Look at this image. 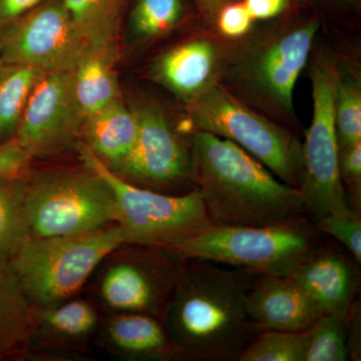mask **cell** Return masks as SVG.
Here are the masks:
<instances>
[{"mask_svg":"<svg viewBox=\"0 0 361 361\" xmlns=\"http://www.w3.org/2000/svg\"><path fill=\"white\" fill-rule=\"evenodd\" d=\"M255 277L230 266L188 261L161 315L180 360H238L261 332L247 310Z\"/></svg>","mask_w":361,"mask_h":361,"instance_id":"1","label":"cell"},{"mask_svg":"<svg viewBox=\"0 0 361 361\" xmlns=\"http://www.w3.org/2000/svg\"><path fill=\"white\" fill-rule=\"evenodd\" d=\"M189 137L195 183L213 224L270 226L308 217L300 190L235 142L199 130Z\"/></svg>","mask_w":361,"mask_h":361,"instance_id":"2","label":"cell"},{"mask_svg":"<svg viewBox=\"0 0 361 361\" xmlns=\"http://www.w3.org/2000/svg\"><path fill=\"white\" fill-rule=\"evenodd\" d=\"M77 147L85 167L115 195L123 244L176 249L213 224L198 188L172 195L137 186L106 167L82 141Z\"/></svg>","mask_w":361,"mask_h":361,"instance_id":"3","label":"cell"},{"mask_svg":"<svg viewBox=\"0 0 361 361\" xmlns=\"http://www.w3.org/2000/svg\"><path fill=\"white\" fill-rule=\"evenodd\" d=\"M322 233L308 217L270 226L212 224L176 250L254 275L287 276L319 244Z\"/></svg>","mask_w":361,"mask_h":361,"instance_id":"4","label":"cell"},{"mask_svg":"<svg viewBox=\"0 0 361 361\" xmlns=\"http://www.w3.org/2000/svg\"><path fill=\"white\" fill-rule=\"evenodd\" d=\"M189 114V132L204 130L235 142L278 179L300 190L302 144L290 130L256 113L218 82L190 102Z\"/></svg>","mask_w":361,"mask_h":361,"instance_id":"5","label":"cell"},{"mask_svg":"<svg viewBox=\"0 0 361 361\" xmlns=\"http://www.w3.org/2000/svg\"><path fill=\"white\" fill-rule=\"evenodd\" d=\"M123 244L118 225L73 236L32 237L11 264L30 304L45 307L73 296Z\"/></svg>","mask_w":361,"mask_h":361,"instance_id":"6","label":"cell"},{"mask_svg":"<svg viewBox=\"0 0 361 361\" xmlns=\"http://www.w3.org/2000/svg\"><path fill=\"white\" fill-rule=\"evenodd\" d=\"M25 207L32 237L39 238L87 234L118 218L111 188L85 167L26 179Z\"/></svg>","mask_w":361,"mask_h":361,"instance_id":"7","label":"cell"},{"mask_svg":"<svg viewBox=\"0 0 361 361\" xmlns=\"http://www.w3.org/2000/svg\"><path fill=\"white\" fill-rule=\"evenodd\" d=\"M319 28L320 20L314 18L270 35L233 65L229 82L254 103L293 121L294 90Z\"/></svg>","mask_w":361,"mask_h":361,"instance_id":"8","label":"cell"},{"mask_svg":"<svg viewBox=\"0 0 361 361\" xmlns=\"http://www.w3.org/2000/svg\"><path fill=\"white\" fill-rule=\"evenodd\" d=\"M337 78L338 68L331 59L314 61L311 68L312 122L302 144L304 177L300 188L306 214L314 222L326 215L357 214L348 205L339 173L334 114Z\"/></svg>","mask_w":361,"mask_h":361,"instance_id":"9","label":"cell"},{"mask_svg":"<svg viewBox=\"0 0 361 361\" xmlns=\"http://www.w3.org/2000/svg\"><path fill=\"white\" fill-rule=\"evenodd\" d=\"M92 47L71 20L63 0H44L0 25L2 63L71 73Z\"/></svg>","mask_w":361,"mask_h":361,"instance_id":"10","label":"cell"},{"mask_svg":"<svg viewBox=\"0 0 361 361\" xmlns=\"http://www.w3.org/2000/svg\"><path fill=\"white\" fill-rule=\"evenodd\" d=\"M137 120V137L116 174L137 186L180 195L196 188L190 137H180L154 104H130Z\"/></svg>","mask_w":361,"mask_h":361,"instance_id":"11","label":"cell"},{"mask_svg":"<svg viewBox=\"0 0 361 361\" xmlns=\"http://www.w3.org/2000/svg\"><path fill=\"white\" fill-rule=\"evenodd\" d=\"M140 247L109 268L102 297L114 310L160 318L189 260L176 249Z\"/></svg>","mask_w":361,"mask_h":361,"instance_id":"12","label":"cell"},{"mask_svg":"<svg viewBox=\"0 0 361 361\" xmlns=\"http://www.w3.org/2000/svg\"><path fill=\"white\" fill-rule=\"evenodd\" d=\"M84 120L73 71L45 73L28 97L13 139L32 159L58 155L78 146Z\"/></svg>","mask_w":361,"mask_h":361,"instance_id":"13","label":"cell"},{"mask_svg":"<svg viewBox=\"0 0 361 361\" xmlns=\"http://www.w3.org/2000/svg\"><path fill=\"white\" fill-rule=\"evenodd\" d=\"M351 258L334 247L319 244L287 276L315 301L324 314L348 319L357 303V263Z\"/></svg>","mask_w":361,"mask_h":361,"instance_id":"14","label":"cell"},{"mask_svg":"<svg viewBox=\"0 0 361 361\" xmlns=\"http://www.w3.org/2000/svg\"><path fill=\"white\" fill-rule=\"evenodd\" d=\"M247 310L260 331H303L325 315L298 284L281 275H256Z\"/></svg>","mask_w":361,"mask_h":361,"instance_id":"15","label":"cell"},{"mask_svg":"<svg viewBox=\"0 0 361 361\" xmlns=\"http://www.w3.org/2000/svg\"><path fill=\"white\" fill-rule=\"evenodd\" d=\"M220 68L217 44L208 39H194L159 56L151 66V75L158 84L190 103L215 84Z\"/></svg>","mask_w":361,"mask_h":361,"instance_id":"16","label":"cell"},{"mask_svg":"<svg viewBox=\"0 0 361 361\" xmlns=\"http://www.w3.org/2000/svg\"><path fill=\"white\" fill-rule=\"evenodd\" d=\"M137 130L134 111L121 99L85 116L82 142L106 167L118 173L134 147Z\"/></svg>","mask_w":361,"mask_h":361,"instance_id":"17","label":"cell"},{"mask_svg":"<svg viewBox=\"0 0 361 361\" xmlns=\"http://www.w3.org/2000/svg\"><path fill=\"white\" fill-rule=\"evenodd\" d=\"M108 337L125 355L145 360H180L165 325L154 315L123 312L109 324Z\"/></svg>","mask_w":361,"mask_h":361,"instance_id":"18","label":"cell"},{"mask_svg":"<svg viewBox=\"0 0 361 361\" xmlns=\"http://www.w3.org/2000/svg\"><path fill=\"white\" fill-rule=\"evenodd\" d=\"M32 329V304L11 262H0V361L18 357Z\"/></svg>","mask_w":361,"mask_h":361,"instance_id":"19","label":"cell"},{"mask_svg":"<svg viewBox=\"0 0 361 361\" xmlns=\"http://www.w3.org/2000/svg\"><path fill=\"white\" fill-rule=\"evenodd\" d=\"M116 59L92 49L73 71L75 96L85 118L123 99L115 71Z\"/></svg>","mask_w":361,"mask_h":361,"instance_id":"20","label":"cell"},{"mask_svg":"<svg viewBox=\"0 0 361 361\" xmlns=\"http://www.w3.org/2000/svg\"><path fill=\"white\" fill-rule=\"evenodd\" d=\"M126 2L127 0H63L71 20L90 47L116 56Z\"/></svg>","mask_w":361,"mask_h":361,"instance_id":"21","label":"cell"},{"mask_svg":"<svg viewBox=\"0 0 361 361\" xmlns=\"http://www.w3.org/2000/svg\"><path fill=\"white\" fill-rule=\"evenodd\" d=\"M25 190L26 177L0 179V262H11L32 237Z\"/></svg>","mask_w":361,"mask_h":361,"instance_id":"22","label":"cell"},{"mask_svg":"<svg viewBox=\"0 0 361 361\" xmlns=\"http://www.w3.org/2000/svg\"><path fill=\"white\" fill-rule=\"evenodd\" d=\"M44 73L32 66L0 63V142L14 137L28 97Z\"/></svg>","mask_w":361,"mask_h":361,"instance_id":"23","label":"cell"},{"mask_svg":"<svg viewBox=\"0 0 361 361\" xmlns=\"http://www.w3.org/2000/svg\"><path fill=\"white\" fill-rule=\"evenodd\" d=\"M186 14L184 0H135L129 16L130 35L148 42L172 32Z\"/></svg>","mask_w":361,"mask_h":361,"instance_id":"24","label":"cell"},{"mask_svg":"<svg viewBox=\"0 0 361 361\" xmlns=\"http://www.w3.org/2000/svg\"><path fill=\"white\" fill-rule=\"evenodd\" d=\"M42 310L39 314L42 324L47 331L61 338H82L97 327L96 310L82 299L61 301Z\"/></svg>","mask_w":361,"mask_h":361,"instance_id":"25","label":"cell"},{"mask_svg":"<svg viewBox=\"0 0 361 361\" xmlns=\"http://www.w3.org/2000/svg\"><path fill=\"white\" fill-rule=\"evenodd\" d=\"M308 329L264 330L249 343L237 361H304Z\"/></svg>","mask_w":361,"mask_h":361,"instance_id":"26","label":"cell"},{"mask_svg":"<svg viewBox=\"0 0 361 361\" xmlns=\"http://www.w3.org/2000/svg\"><path fill=\"white\" fill-rule=\"evenodd\" d=\"M350 360L348 342V319L325 314L308 329L304 361Z\"/></svg>","mask_w":361,"mask_h":361,"instance_id":"27","label":"cell"},{"mask_svg":"<svg viewBox=\"0 0 361 361\" xmlns=\"http://www.w3.org/2000/svg\"><path fill=\"white\" fill-rule=\"evenodd\" d=\"M334 114L339 149L361 142V90L360 82L338 68Z\"/></svg>","mask_w":361,"mask_h":361,"instance_id":"28","label":"cell"},{"mask_svg":"<svg viewBox=\"0 0 361 361\" xmlns=\"http://www.w3.org/2000/svg\"><path fill=\"white\" fill-rule=\"evenodd\" d=\"M316 227L322 234L336 239L345 247L357 264L361 263V220L360 215H326L315 221Z\"/></svg>","mask_w":361,"mask_h":361,"instance_id":"29","label":"cell"},{"mask_svg":"<svg viewBox=\"0 0 361 361\" xmlns=\"http://www.w3.org/2000/svg\"><path fill=\"white\" fill-rule=\"evenodd\" d=\"M339 173L348 205L360 215L361 142L339 149Z\"/></svg>","mask_w":361,"mask_h":361,"instance_id":"30","label":"cell"},{"mask_svg":"<svg viewBox=\"0 0 361 361\" xmlns=\"http://www.w3.org/2000/svg\"><path fill=\"white\" fill-rule=\"evenodd\" d=\"M251 14L247 11L243 2L231 1L226 4L218 11L215 21L221 35L229 39H238L250 32L253 23Z\"/></svg>","mask_w":361,"mask_h":361,"instance_id":"31","label":"cell"},{"mask_svg":"<svg viewBox=\"0 0 361 361\" xmlns=\"http://www.w3.org/2000/svg\"><path fill=\"white\" fill-rule=\"evenodd\" d=\"M32 158L14 139L0 142V179L25 178Z\"/></svg>","mask_w":361,"mask_h":361,"instance_id":"32","label":"cell"},{"mask_svg":"<svg viewBox=\"0 0 361 361\" xmlns=\"http://www.w3.org/2000/svg\"><path fill=\"white\" fill-rule=\"evenodd\" d=\"M254 21L279 18L290 8L292 0H241Z\"/></svg>","mask_w":361,"mask_h":361,"instance_id":"33","label":"cell"},{"mask_svg":"<svg viewBox=\"0 0 361 361\" xmlns=\"http://www.w3.org/2000/svg\"><path fill=\"white\" fill-rule=\"evenodd\" d=\"M44 0H0V25L30 11Z\"/></svg>","mask_w":361,"mask_h":361,"instance_id":"34","label":"cell"},{"mask_svg":"<svg viewBox=\"0 0 361 361\" xmlns=\"http://www.w3.org/2000/svg\"><path fill=\"white\" fill-rule=\"evenodd\" d=\"M231 0H194L197 9L204 20L214 23L218 11Z\"/></svg>","mask_w":361,"mask_h":361,"instance_id":"35","label":"cell"},{"mask_svg":"<svg viewBox=\"0 0 361 361\" xmlns=\"http://www.w3.org/2000/svg\"><path fill=\"white\" fill-rule=\"evenodd\" d=\"M337 1L339 4H343V6L357 8L360 6L361 0H337Z\"/></svg>","mask_w":361,"mask_h":361,"instance_id":"36","label":"cell"},{"mask_svg":"<svg viewBox=\"0 0 361 361\" xmlns=\"http://www.w3.org/2000/svg\"><path fill=\"white\" fill-rule=\"evenodd\" d=\"M0 63H1V54H0Z\"/></svg>","mask_w":361,"mask_h":361,"instance_id":"37","label":"cell"}]
</instances>
